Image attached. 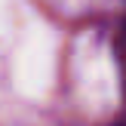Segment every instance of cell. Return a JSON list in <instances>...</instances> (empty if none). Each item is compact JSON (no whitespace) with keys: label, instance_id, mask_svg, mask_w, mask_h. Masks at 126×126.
<instances>
[{"label":"cell","instance_id":"obj_1","mask_svg":"<svg viewBox=\"0 0 126 126\" xmlns=\"http://www.w3.org/2000/svg\"><path fill=\"white\" fill-rule=\"evenodd\" d=\"M117 62H120V77H123V89H126V22L120 28V34H117Z\"/></svg>","mask_w":126,"mask_h":126},{"label":"cell","instance_id":"obj_2","mask_svg":"<svg viewBox=\"0 0 126 126\" xmlns=\"http://www.w3.org/2000/svg\"><path fill=\"white\" fill-rule=\"evenodd\" d=\"M114 126H126V117H123V120H120V123H114Z\"/></svg>","mask_w":126,"mask_h":126}]
</instances>
